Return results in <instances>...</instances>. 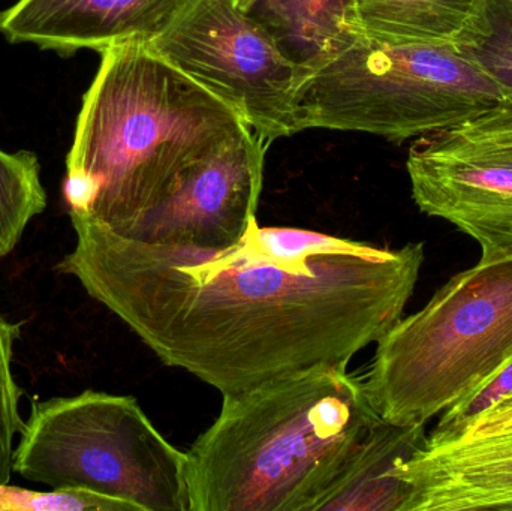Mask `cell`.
Masks as SVG:
<instances>
[{"label": "cell", "mask_w": 512, "mask_h": 511, "mask_svg": "<svg viewBox=\"0 0 512 511\" xmlns=\"http://www.w3.org/2000/svg\"><path fill=\"white\" fill-rule=\"evenodd\" d=\"M57 263L164 365L221 392L316 366H348L405 314L423 243L381 248L300 228L259 227L221 249L149 243L69 213Z\"/></svg>", "instance_id": "cell-1"}, {"label": "cell", "mask_w": 512, "mask_h": 511, "mask_svg": "<svg viewBox=\"0 0 512 511\" xmlns=\"http://www.w3.org/2000/svg\"><path fill=\"white\" fill-rule=\"evenodd\" d=\"M66 155L68 213L128 236L195 162L245 123L149 41L99 51Z\"/></svg>", "instance_id": "cell-2"}, {"label": "cell", "mask_w": 512, "mask_h": 511, "mask_svg": "<svg viewBox=\"0 0 512 511\" xmlns=\"http://www.w3.org/2000/svg\"><path fill=\"white\" fill-rule=\"evenodd\" d=\"M222 398L186 452L191 511H318L381 420L348 366H316Z\"/></svg>", "instance_id": "cell-3"}, {"label": "cell", "mask_w": 512, "mask_h": 511, "mask_svg": "<svg viewBox=\"0 0 512 511\" xmlns=\"http://www.w3.org/2000/svg\"><path fill=\"white\" fill-rule=\"evenodd\" d=\"M376 344L370 404L391 425H427L512 362V257L453 276Z\"/></svg>", "instance_id": "cell-4"}, {"label": "cell", "mask_w": 512, "mask_h": 511, "mask_svg": "<svg viewBox=\"0 0 512 511\" xmlns=\"http://www.w3.org/2000/svg\"><path fill=\"white\" fill-rule=\"evenodd\" d=\"M303 63L298 131L366 132L402 143L512 95L454 45L384 44L352 36Z\"/></svg>", "instance_id": "cell-5"}, {"label": "cell", "mask_w": 512, "mask_h": 511, "mask_svg": "<svg viewBox=\"0 0 512 511\" xmlns=\"http://www.w3.org/2000/svg\"><path fill=\"white\" fill-rule=\"evenodd\" d=\"M186 465V452L137 399L95 390L35 399L14 450V473L27 482L96 492L140 511H191Z\"/></svg>", "instance_id": "cell-6"}, {"label": "cell", "mask_w": 512, "mask_h": 511, "mask_svg": "<svg viewBox=\"0 0 512 511\" xmlns=\"http://www.w3.org/2000/svg\"><path fill=\"white\" fill-rule=\"evenodd\" d=\"M156 51L230 105L267 144L297 134L303 60L234 0H195L150 41Z\"/></svg>", "instance_id": "cell-7"}, {"label": "cell", "mask_w": 512, "mask_h": 511, "mask_svg": "<svg viewBox=\"0 0 512 511\" xmlns=\"http://www.w3.org/2000/svg\"><path fill=\"white\" fill-rule=\"evenodd\" d=\"M406 168L421 212L474 239L481 261L512 257V95L418 138Z\"/></svg>", "instance_id": "cell-8"}, {"label": "cell", "mask_w": 512, "mask_h": 511, "mask_svg": "<svg viewBox=\"0 0 512 511\" xmlns=\"http://www.w3.org/2000/svg\"><path fill=\"white\" fill-rule=\"evenodd\" d=\"M268 146L243 125L189 167L128 237L198 249L228 248L239 242L258 221Z\"/></svg>", "instance_id": "cell-9"}, {"label": "cell", "mask_w": 512, "mask_h": 511, "mask_svg": "<svg viewBox=\"0 0 512 511\" xmlns=\"http://www.w3.org/2000/svg\"><path fill=\"white\" fill-rule=\"evenodd\" d=\"M195 0H17L0 11V35L60 56L152 41Z\"/></svg>", "instance_id": "cell-10"}, {"label": "cell", "mask_w": 512, "mask_h": 511, "mask_svg": "<svg viewBox=\"0 0 512 511\" xmlns=\"http://www.w3.org/2000/svg\"><path fill=\"white\" fill-rule=\"evenodd\" d=\"M396 476L409 491L403 511H512V432L427 437Z\"/></svg>", "instance_id": "cell-11"}, {"label": "cell", "mask_w": 512, "mask_h": 511, "mask_svg": "<svg viewBox=\"0 0 512 511\" xmlns=\"http://www.w3.org/2000/svg\"><path fill=\"white\" fill-rule=\"evenodd\" d=\"M487 0H351L352 36L384 44H474Z\"/></svg>", "instance_id": "cell-12"}, {"label": "cell", "mask_w": 512, "mask_h": 511, "mask_svg": "<svg viewBox=\"0 0 512 511\" xmlns=\"http://www.w3.org/2000/svg\"><path fill=\"white\" fill-rule=\"evenodd\" d=\"M426 438V425L379 420L355 447L318 511H403L409 491L396 476V467Z\"/></svg>", "instance_id": "cell-13"}, {"label": "cell", "mask_w": 512, "mask_h": 511, "mask_svg": "<svg viewBox=\"0 0 512 511\" xmlns=\"http://www.w3.org/2000/svg\"><path fill=\"white\" fill-rule=\"evenodd\" d=\"M267 26L306 48L304 60L352 38L351 0H262Z\"/></svg>", "instance_id": "cell-14"}, {"label": "cell", "mask_w": 512, "mask_h": 511, "mask_svg": "<svg viewBox=\"0 0 512 511\" xmlns=\"http://www.w3.org/2000/svg\"><path fill=\"white\" fill-rule=\"evenodd\" d=\"M47 203L36 153L0 149V261L17 248L27 225L44 213Z\"/></svg>", "instance_id": "cell-15"}, {"label": "cell", "mask_w": 512, "mask_h": 511, "mask_svg": "<svg viewBox=\"0 0 512 511\" xmlns=\"http://www.w3.org/2000/svg\"><path fill=\"white\" fill-rule=\"evenodd\" d=\"M23 323H11L0 312V483L11 482L14 474L15 440L23 431L20 401L24 392L12 372L14 348Z\"/></svg>", "instance_id": "cell-16"}, {"label": "cell", "mask_w": 512, "mask_h": 511, "mask_svg": "<svg viewBox=\"0 0 512 511\" xmlns=\"http://www.w3.org/2000/svg\"><path fill=\"white\" fill-rule=\"evenodd\" d=\"M0 511H140L134 504L75 489L29 491L0 483Z\"/></svg>", "instance_id": "cell-17"}, {"label": "cell", "mask_w": 512, "mask_h": 511, "mask_svg": "<svg viewBox=\"0 0 512 511\" xmlns=\"http://www.w3.org/2000/svg\"><path fill=\"white\" fill-rule=\"evenodd\" d=\"M465 50L512 93V0H487L486 29Z\"/></svg>", "instance_id": "cell-18"}, {"label": "cell", "mask_w": 512, "mask_h": 511, "mask_svg": "<svg viewBox=\"0 0 512 511\" xmlns=\"http://www.w3.org/2000/svg\"><path fill=\"white\" fill-rule=\"evenodd\" d=\"M512 396V362L498 372L489 383L484 384L480 390L472 393L469 398L463 399L450 410L441 414L438 425L433 429L430 438L450 437L459 431L466 423L480 416L484 411L499 404Z\"/></svg>", "instance_id": "cell-19"}, {"label": "cell", "mask_w": 512, "mask_h": 511, "mask_svg": "<svg viewBox=\"0 0 512 511\" xmlns=\"http://www.w3.org/2000/svg\"><path fill=\"white\" fill-rule=\"evenodd\" d=\"M505 432H512V396L493 405L492 408L462 426L459 431L444 438L489 437V435L505 434ZM433 440H442V438H433Z\"/></svg>", "instance_id": "cell-20"}, {"label": "cell", "mask_w": 512, "mask_h": 511, "mask_svg": "<svg viewBox=\"0 0 512 511\" xmlns=\"http://www.w3.org/2000/svg\"><path fill=\"white\" fill-rule=\"evenodd\" d=\"M234 2H236V5L239 6L240 9H243V11L251 12L262 0H234Z\"/></svg>", "instance_id": "cell-21"}]
</instances>
